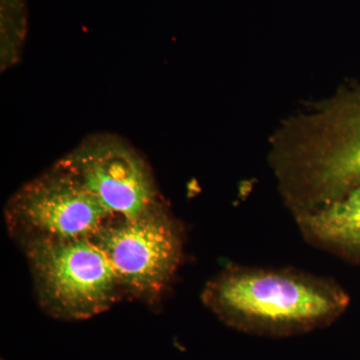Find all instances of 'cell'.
<instances>
[{"label":"cell","instance_id":"52a82bcc","mask_svg":"<svg viewBox=\"0 0 360 360\" xmlns=\"http://www.w3.org/2000/svg\"><path fill=\"white\" fill-rule=\"evenodd\" d=\"M340 136L348 158L360 172V86L345 91L341 104Z\"/></svg>","mask_w":360,"mask_h":360},{"label":"cell","instance_id":"8992f818","mask_svg":"<svg viewBox=\"0 0 360 360\" xmlns=\"http://www.w3.org/2000/svg\"><path fill=\"white\" fill-rule=\"evenodd\" d=\"M295 219L310 245L360 264V184L333 202Z\"/></svg>","mask_w":360,"mask_h":360},{"label":"cell","instance_id":"277c9868","mask_svg":"<svg viewBox=\"0 0 360 360\" xmlns=\"http://www.w3.org/2000/svg\"><path fill=\"white\" fill-rule=\"evenodd\" d=\"M4 219L11 236L25 248L94 238L115 217L70 174L54 165L11 196Z\"/></svg>","mask_w":360,"mask_h":360},{"label":"cell","instance_id":"5b68a950","mask_svg":"<svg viewBox=\"0 0 360 360\" xmlns=\"http://www.w3.org/2000/svg\"><path fill=\"white\" fill-rule=\"evenodd\" d=\"M56 165L115 219H134L163 202L148 160L120 135H89Z\"/></svg>","mask_w":360,"mask_h":360},{"label":"cell","instance_id":"3957f363","mask_svg":"<svg viewBox=\"0 0 360 360\" xmlns=\"http://www.w3.org/2000/svg\"><path fill=\"white\" fill-rule=\"evenodd\" d=\"M110 259L123 295L155 302L181 264L184 232L165 201L134 219H115L92 238Z\"/></svg>","mask_w":360,"mask_h":360},{"label":"cell","instance_id":"6da1fadb","mask_svg":"<svg viewBox=\"0 0 360 360\" xmlns=\"http://www.w3.org/2000/svg\"><path fill=\"white\" fill-rule=\"evenodd\" d=\"M201 300L231 328L277 336L328 326L349 304V296L333 279L295 269L239 264L210 279Z\"/></svg>","mask_w":360,"mask_h":360},{"label":"cell","instance_id":"7a4b0ae2","mask_svg":"<svg viewBox=\"0 0 360 360\" xmlns=\"http://www.w3.org/2000/svg\"><path fill=\"white\" fill-rule=\"evenodd\" d=\"M23 250L40 307L54 319H91L124 296L110 259L92 238Z\"/></svg>","mask_w":360,"mask_h":360}]
</instances>
